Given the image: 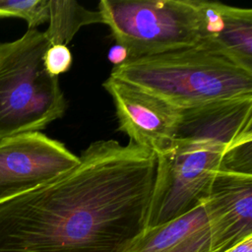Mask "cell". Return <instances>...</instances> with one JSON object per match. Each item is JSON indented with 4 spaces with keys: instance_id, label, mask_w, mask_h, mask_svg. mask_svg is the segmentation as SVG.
<instances>
[{
    "instance_id": "11",
    "label": "cell",
    "mask_w": 252,
    "mask_h": 252,
    "mask_svg": "<svg viewBox=\"0 0 252 252\" xmlns=\"http://www.w3.org/2000/svg\"><path fill=\"white\" fill-rule=\"evenodd\" d=\"M48 28L44 32L49 45H66L79 30L92 24H102L98 11H92L74 0H49Z\"/></svg>"
},
{
    "instance_id": "13",
    "label": "cell",
    "mask_w": 252,
    "mask_h": 252,
    "mask_svg": "<svg viewBox=\"0 0 252 252\" xmlns=\"http://www.w3.org/2000/svg\"><path fill=\"white\" fill-rule=\"evenodd\" d=\"M73 63V55L66 45L55 44L47 48L43 56V64L49 75L58 77L69 71Z\"/></svg>"
},
{
    "instance_id": "9",
    "label": "cell",
    "mask_w": 252,
    "mask_h": 252,
    "mask_svg": "<svg viewBox=\"0 0 252 252\" xmlns=\"http://www.w3.org/2000/svg\"><path fill=\"white\" fill-rule=\"evenodd\" d=\"M200 47L252 73V10L197 0Z\"/></svg>"
},
{
    "instance_id": "8",
    "label": "cell",
    "mask_w": 252,
    "mask_h": 252,
    "mask_svg": "<svg viewBox=\"0 0 252 252\" xmlns=\"http://www.w3.org/2000/svg\"><path fill=\"white\" fill-rule=\"evenodd\" d=\"M212 252H222L252 235V174L220 168L205 200Z\"/></svg>"
},
{
    "instance_id": "14",
    "label": "cell",
    "mask_w": 252,
    "mask_h": 252,
    "mask_svg": "<svg viewBox=\"0 0 252 252\" xmlns=\"http://www.w3.org/2000/svg\"><path fill=\"white\" fill-rule=\"evenodd\" d=\"M107 59L110 63L113 64L114 67L125 63L129 59V54L124 46L116 43L108 50Z\"/></svg>"
},
{
    "instance_id": "12",
    "label": "cell",
    "mask_w": 252,
    "mask_h": 252,
    "mask_svg": "<svg viewBox=\"0 0 252 252\" xmlns=\"http://www.w3.org/2000/svg\"><path fill=\"white\" fill-rule=\"evenodd\" d=\"M0 18H21L36 29L48 21L49 0H0Z\"/></svg>"
},
{
    "instance_id": "6",
    "label": "cell",
    "mask_w": 252,
    "mask_h": 252,
    "mask_svg": "<svg viewBox=\"0 0 252 252\" xmlns=\"http://www.w3.org/2000/svg\"><path fill=\"white\" fill-rule=\"evenodd\" d=\"M80 158L40 132L0 139V205L73 168Z\"/></svg>"
},
{
    "instance_id": "7",
    "label": "cell",
    "mask_w": 252,
    "mask_h": 252,
    "mask_svg": "<svg viewBox=\"0 0 252 252\" xmlns=\"http://www.w3.org/2000/svg\"><path fill=\"white\" fill-rule=\"evenodd\" d=\"M102 87L112 98L118 130L127 135L130 142L156 156L170 145L180 120L179 109L110 76Z\"/></svg>"
},
{
    "instance_id": "4",
    "label": "cell",
    "mask_w": 252,
    "mask_h": 252,
    "mask_svg": "<svg viewBox=\"0 0 252 252\" xmlns=\"http://www.w3.org/2000/svg\"><path fill=\"white\" fill-rule=\"evenodd\" d=\"M49 46L36 29L0 42V139L39 132L64 115L67 102L58 77L43 64Z\"/></svg>"
},
{
    "instance_id": "2",
    "label": "cell",
    "mask_w": 252,
    "mask_h": 252,
    "mask_svg": "<svg viewBox=\"0 0 252 252\" xmlns=\"http://www.w3.org/2000/svg\"><path fill=\"white\" fill-rule=\"evenodd\" d=\"M252 141V99L180 110L173 140L157 155L146 228L168 222L203 203L225 154Z\"/></svg>"
},
{
    "instance_id": "15",
    "label": "cell",
    "mask_w": 252,
    "mask_h": 252,
    "mask_svg": "<svg viewBox=\"0 0 252 252\" xmlns=\"http://www.w3.org/2000/svg\"><path fill=\"white\" fill-rule=\"evenodd\" d=\"M222 252H252V235Z\"/></svg>"
},
{
    "instance_id": "3",
    "label": "cell",
    "mask_w": 252,
    "mask_h": 252,
    "mask_svg": "<svg viewBox=\"0 0 252 252\" xmlns=\"http://www.w3.org/2000/svg\"><path fill=\"white\" fill-rule=\"evenodd\" d=\"M110 77L179 110L252 99V73L200 46L128 59Z\"/></svg>"
},
{
    "instance_id": "5",
    "label": "cell",
    "mask_w": 252,
    "mask_h": 252,
    "mask_svg": "<svg viewBox=\"0 0 252 252\" xmlns=\"http://www.w3.org/2000/svg\"><path fill=\"white\" fill-rule=\"evenodd\" d=\"M98 12L129 59L191 48L200 42L197 0H101Z\"/></svg>"
},
{
    "instance_id": "1",
    "label": "cell",
    "mask_w": 252,
    "mask_h": 252,
    "mask_svg": "<svg viewBox=\"0 0 252 252\" xmlns=\"http://www.w3.org/2000/svg\"><path fill=\"white\" fill-rule=\"evenodd\" d=\"M73 168L0 205V252H125L145 229L157 157L91 143Z\"/></svg>"
},
{
    "instance_id": "10",
    "label": "cell",
    "mask_w": 252,
    "mask_h": 252,
    "mask_svg": "<svg viewBox=\"0 0 252 252\" xmlns=\"http://www.w3.org/2000/svg\"><path fill=\"white\" fill-rule=\"evenodd\" d=\"M125 252H212L205 201L168 222L144 229Z\"/></svg>"
}]
</instances>
